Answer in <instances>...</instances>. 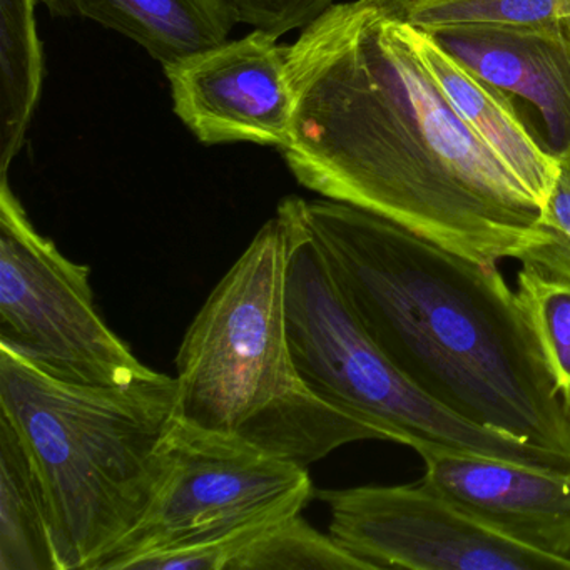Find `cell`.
<instances>
[{
  "label": "cell",
  "mask_w": 570,
  "mask_h": 570,
  "mask_svg": "<svg viewBox=\"0 0 570 570\" xmlns=\"http://www.w3.org/2000/svg\"><path fill=\"white\" fill-rule=\"evenodd\" d=\"M296 181L497 266L546 243L542 206L455 115L376 0L333 4L288 46Z\"/></svg>",
  "instance_id": "cell-1"
},
{
  "label": "cell",
  "mask_w": 570,
  "mask_h": 570,
  "mask_svg": "<svg viewBox=\"0 0 570 570\" xmlns=\"http://www.w3.org/2000/svg\"><path fill=\"white\" fill-rule=\"evenodd\" d=\"M303 225L370 338L426 399L570 466V420L517 292L365 209L302 199Z\"/></svg>",
  "instance_id": "cell-2"
},
{
  "label": "cell",
  "mask_w": 570,
  "mask_h": 570,
  "mask_svg": "<svg viewBox=\"0 0 570 570\" xmlns=\"http://www.w3.org/2000/svg\"><path fill=\"white\" fill-rule=\"evenodd\" d=\"M292 225L282 205L189 325L176 356L178 419L306 466L340 446L385 440L303 383L288 340Z\"/></svg>",
  "instance_id": "cell-3"
},
{
  "label": "cell",
  "mask_w": 570,
  "mask_h": 570,
  "mask_svg": "<svg viewBox=\"0 0 570 570\" xmlns=\"http://www.w3.org/2000/svg\"><path fill=\"white\" fill-rule=\"evenodd\" d=\"M176 380L128 385L55 379L0 346V415L24 440L51 507L62 570H99L165 476Z\"/></svg>",
  "instance_id": "cell-4"
},
{
  "label": "cell",
  "mask_w": 570,
  "mask_h": 570,
  "mask_svg": "<svg viewBox=\"0 0 570 570\" xmlns=\"http://www.w3.org/2000/svg\"><path fill=\"white\" fill-rule=\"evenodd\" d=\"M279 205L292 225L286 272L289 346L313 395L379 430L386 442L415 452L442 446L570 469L556 456L459 419L403 379L346 305L309 242L302 198L288 196Z\"/></svg>",
  "instance_id": "cell-5"
},
{
  "label": "cell",
  "mask_w": 570,
  "mask_h": 570,
  "mask_svg": "<svg viewBox=\"0 0 570 570\" xmlns=\"http://www.w3.org/2000/svg\"><path fill=\"white\" fill-rule=\"evenodd\" d=\"M165 453V476L148 510L99 570H129L141 557L286 519L313 497L306 466L181 419L166 436Z\"/></svg>",
  "instance_id": "cell-6"
},
{
  "label": "cell",
  "mask_w": 570,
  "mask_h": 570,
  "mask_svg": "<svg viewBox=\"0 0 570 570\" xmlns=\"http://www.w3.org/2000/svg\"><path fill=\"white\" fill-rule=\"evenodd\" d=\"M0 346L79 385L156 375L99 315L89 268L36 232L8 176L0 179Z\"/></svg>",
  "instance_id": "cell-7"
},
{
  "label": "cell",
  "mask_w": 570,
  "mask_h": 570,
  "mask_svg": "<svg viewBox=\"0 0 570 570\" xmlns=\"http://www.w3.org/2000/svg\"><path fill=\"white\" fill-rule=\"evenodd\" d=\"M328 533L370 569H570V559L513 542L470 515L426 480L316 493Z\"/></svg>",
  "instance_id": "cell-8"
},
{
  "label": "cell",
  "mask_w": 570,
  "mask_h": 570,
  "mask_svg": "<svg viewBox=\"0 0 570 570\" xmlns=\"http://www.w3.org/2000/svg\"><path fill=\"white\" fill-rule=\"evenodd\" d=\"M278 39L255 29L165 68L173 111L199 142L285 148L295 96Z\"/></svg>",
  "instance_id": "cell-9"
},
{
  "label": "cell",
  "mask_w": 570,
  "mask_h": 570,
  "mask_svg": "<svg viewBox=\"0 0 570 570\" xmlns=\"http://www.w3.org/2000/svg\"><path fill=\"white\" fill-rule=\"evenodd\" d=\"M423 480L520 546L570 559V469L465 450H419Z\"/></svg>",
  "instance_id": "cell-10"
},
{
  "label": "cell",
  "mask_w": 570,
  "mask_h": 570,
  "mask_svg": "<svg viewBox=\"0 0 570 570\" xmlns=\"http://www.w3.org/2000/svg\"><path fill=\"white\" fill-rule=\"evenodd\" d=\"M433 39L466 68L542 116L543 148L570 163V35L560 21L533 26H462Z\"/></svg>",
  "instance_id": "cell-11"
},
{
  "label": "cell",
  "mask_w": 570,
  "mask_h": 570,
  "mask_svg": "<svg viewBox=\"0 0 570 570\" xmlns=\"http://www.w3.org/2000/svg\"><path fill=\"white\" fill-rule=\"evenodd\" d=\"M403 32L420 65L455 115L543 208L560 165L529 131L509 95L466 68L429 32L406 24H403Z\"/></svg>",
  "instance_id": "cell-12"
},
{
  "label": "cell",
  "mask_w": 570,
  "mask_h": 570,
  "mask_svg": "<svg viewBox=\"0 0 570 570\" xmlns=\"http://www.w3.org/2000/svg\"><path fill=\"white\" fill-rule=\"evenodd\" d=\"M52 18L86 19L141 46L163 68L228 41V0H41Z\"/></svg>",
  "instance_id": "cell-13"
},
{
  "label": "cell",
  "mask_w": 570,
  "mask_h": 570,
  "mask_svg": "<svg viewBox=\"0 0 570 570\" xmlns=\"http://www.w3.org/2000/svg\"><path fill=\"white\" fill-rule=\"evenodd\" d=\"M0 570H62L51 507L38 466L0 415Z\"/></svg>",
  "instance_id": "cell-14"
},
{
  "label": "cell",
  "mask_w": 570,
  "mask_h": 570,
  "mask_svg": "<svg viewBox=\"0 0 570 570\" xmlns=\"http://www.w3.org/2000/svg\"><path fill=\"white\" fill-rule=\"evenodd\" d=\"M39 2L0 0V176H9L41 99L45 58L36 22Z\"/></svg>",
  "instance_id": "cell-15"
},
{
  "label": "cell",
  "mask_w": 570,
  "mask_h": 570,
  "mask_svg": "<svg viewBox=\"0 0 570 570\" xmlns=\"http://www.w3.org/2000/svg\"><path fill=\"white\" fill-rule=\"evenodd\" d=\"M396 21L433 35L462 26L550 24L570 16V0H376Z\"/></svg>",
  "instance_id": "cell-16"
},
{
  "label": "cell",
  "mask_w": 570,
  "mask_h": 570,
  "mask_svg": "<svg viewBox=\"0 0 570 570\" xmlns=\"http://www.w3.org/2000/svg\"><path fill=\"white\" fill-rule=\"evenodd\" d=\"M372 570L309 525L302 513L266 527L233 563L232 570Z\"/></svg>",
  "instance_id": "cell-17"
},
{
  "label": "cell",
  "mask_w": 570,
  "mask_h": 570,
  "mask_svg": "<svg viewBox=\"0 0 570 570\" xmlns=\"http://www.w3.org/2000/svg\"><path fill=\"white\" fill-rule=\"evenodd\" d=\"M515 292L570 420V286L550 282L522 266Z\"/></svg>",
  "instance_id": "cell-18"
},
{
  "label": "cell",
  "mask_w": 570,
  "mask_h": 570,
  "mask_svg": "<svg viewBox=\"0 0 570 570\" xmlns=\"http://www.w3.org/2000/svg\"><path fill=\"white\" fill-rule=\"evenodd\" d=\"M559 176L540 218L546 243L520 258L523 268L570 286V163H559Z\"/></svg>",
  "instance_id": "cell-19"
},
{
  "label": "cell",
  "mask_w": 570,
  "mask_h": 570,
  "mask_svg": "<svg viewBox=\"0 0 570 570\" xmlns=\"http://www.w3.org/2000/svg\"><path fill=\"white\" fill-rule=\"evenodd\" d=\"M229 2L235 8L256 11V9L282 8V6L292 4L295 0H229Z\"/></svg>",
  "instance_id": "cell-20"
},
{
  "label": "cell",
  "mask_w": 570,
  "mask_h": 570,
  "mask_svg": "<svg viewBox=\"0 0 570 570\" xmlns=\"http://www.w3.org/2000/svg\"><path fill=\"white\" fill-rule=\"evenodd\" d=\"M560 24H562V28L566 29L567 32L570 35V16H567V18L560 19Z\"/></svg>",
  "instance_id": "cell-21"
}]
</instances>
